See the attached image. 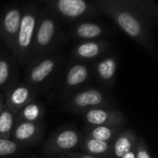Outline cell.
<instances>
[{
  "label": "cell",
  "instance_id": "1",
  "mask_svg": "<svg viewBox=\"0 0 158 158\" xmlns=\"http://www.w3.org/2000/svg\"><path fill=\"white\" fill-rule=\"evenodd\" d=\"M102 14L109 17L129 38L152 53L154 31L158 21L155 0H97Z\"/></svg>",
  "mask_w": 158,
  "mask_h": 158
},
{
  "label": "cell",
  "instance_id": "2",
  "mask_svg": "<svg viewBox=\"0 0 158 158\" xmlns=\"http://www.w3.org/2000/svg\"><path fill=\"white\" fill-rule=\"evenodd\" d=\"M62 38L63 34L59 20L44 7L41 8L32 48L27 65L48 54L54 53L53 51L62 41Z\"/></svg>",
  "mask_w": 158,
  "mask_h": 158
},
{
  "label": "cell",
  "instance_id": "3",
  "mask_svg": "<svg viewBox=\"0 0 158 158\" xmlns=\"http://www.w3.org/2000/svg\"><path fill=\"white\" fill-rule=\"evenodd\" d=\"M41 8L34 2L22 5V15L16 39L14 57L20 64H27L31 56Z\"/></svg>",
  "mask_w": 158,
  "mask_h": 158
},
{
  "label": "cell",
  "instance_id": "4",
  "mask_svg": "<svg viewBox=\"0 0 158 158\" xmlns=\"http://www.w3.org/2000/svg\"><path fill=\"white\" fill-rule=\"evenodd\" d=\"M44 8L50 11L59 21L69 23L92 19L102 14L96 1L85 0H48L44 1Z\"/></svg>",
  "mask_w": 158,
  "mask_h": 158
},
{
  "label": "cell",
  "instance_id": "5",
  "mask_svg": "<svg viewBox=\"0 0 158 158\" xmlns=\"http://www.w3.org/2000/svg\"><path fill=\"white\" fill-rule=\"evenodd\" d=\"M82 138V133L74 125L64 126L53 132L44 142L42 151L47 157H58L77 152Z\"/></svg>",
  "mask_w": 158,
  "mask_h": 158
},
{
  "label": "cell",
  "instance_id": "6",
  "mask_svg": "<svg viewBox=\"0 0 158 158\" xmlns=\"http://www.w3.org/2000/svg\"><path fill=\"white\" fill-rule=\"evenodd\" d=\"M61 62V56L51 53L28 64L25 82L36 91L46 86L56 74Z\"/></svg>",
  "mask_w": 158,
  "mask_h": 158
},
{
  "label": "cell",
  "instance_id": "7",
  "mask_svg": "<svg viewBox=\"0 0 158 158\" xmlns=\"http://www.w3.org/2000/svg\"><path fill=\"white\" fill-rule=\"evenodd\" d=\"M112 106L110 97L95 87H84L66 99L64 109L67 112L81 115L97 107Z\"/></svg>",
  "mask_w": 158,
  "mask_h": 158
},
{
  "label": "cell",
  "instance_id": "8",
  "mask_svg": "<svg viewBox=\"0 0 158 158\" xmlns=\"http://www.w3.org/2000/svg\"><path fill=\"white\" fill-rule=\"evenodd\" d=\"M22 15V5L14 3L0 14V39L5 43L11 55L15 54L16 39Z\"/></svg>",
  "mask_w": 158,
  "mask_h": 158
},
{
  "label": "cell",
  "instance_id": "9",
  "mask_svg": "<svg viewBox=\"0 0 158 158\" xmlns=\"http://www.w3.org/2000/svg\"><path fill=\"white\" fill-rule=\"evenodd\" d=\"M93 76V68L89 63L75 61L66 70L61 94L66 100L76 92L83 89Z\"/></svg>",
  "mask_w": 158,
  "mask_h": 158
},
{
  "label": "cell",
  "instance_id": "10",
  "mask_svg": "<svg viewBox=\"0 0 158 158\" xmlns=\"http://www.w3.org/2000/svg\"><path fill=\"white\" fill-rule=\"evenodd\" d=\"M82 120L90 127L95 126H123L125 127L128 119L118 109L113 106L97 107L91 109L81 115Z\"/></svg>",
  "mask_w": 158,
  "mask_h": 158
},
{
  "label": "cell",
  "instance_id": "11",
  "mask_svg": "<svg viewBox=\"0 0 158 158\" xmlns=\"http://www.w3.org/2000/svg\"><path fill=\"white\" fill-rule=\"evenodd\" d=\"M112 44L106 40L80 42L71 50V56L75 61L89 63L104 56L111 48Z\"/></svg>",
  "mask_w": 158,
  "mask_h": 158
},
{
  "label": "cell",
  "instance_id": "12",
  "mask_svg": "<svg viewBox=\"0 0 158 158\" xmlns=\"http://www.w3.org/2000/svg\"><path fill=\"white\" fill-rule=\"evenodd\" d=\"M36 97V90L24 82H16L4 93L5 105L14 114Z\"/></svg>",
  "mask_w": 158,
  "mask_h": 158
},
{
  "label": "cell",
  "instance_id": "13",
  "mask_svg": "<svg viewBox=\"0 0 158 158\" xmlns=\"http://www.w3.org/2000/svg\"><path fill=\"white\" fill-rule=\"evenodd\" d=\"M45 123L40 122H16L11 139L21 146L37 143L44 134Z\"/></svg>",
  "mask_w": 158,
  "mask_h": 158
},
{
  "label": "cell",
  "instance_id": "14",
  "mask_svg": "<svg viewBox=\"0 0 158 158\" xmlns=\"http://www.w3.org/2000/svg\"><path fill=\"white\" fill-rule=\"evenodd\" d=\"M118 67V56L116 54L105 55L95 61L93 68V74L105 87H112L117 81Z\"/></svg>",
  "mask_w": 158,
  "mask_h": 158
},
{
  "label": "cell",
  "instance_id": "15",
  "mask_svg": "<svg viewBox=\"0 0 158 158\" xmlns=\"http://www.w3.org/2000/svg\"><path fill=\"white\" fill-rule=\"evenodd\" d=\"M110 29L100 21L92 19L75 23L70 31V36L80 42L102 40L109 34Z\"/></svg>",
  "mask_w": 158,
  "mask_h": 158
},
{
  "label": "cell",
  "instance_id": "16",
  "mask_svg": "<svg viewBox=\"0 0 158 158\" xmlns=\"http://www.w3.org/2000/svg\"><path fill=\"white\" fill-rule=\"evenodd\" d=\"M16 58L0 49V93H5L17 82L18 68Z\"/></svg>",
  "mask_w": 158,
  "mask_h": 158
},
{
  "label": "cell",
  "instance_id": "17",
  "mask_svg": "<svg viewBox=\"0 0 158 158\" xmlns=\"http://www.w3.org/2000/svg\"><path fill=\"white\" fill-rule=\"evenodd\" d=\"M138 136L132 130H123L111 143L112 157L120 158L135 148Z\"/></svg>",
  "mask_w": 158,
  "mask_h": 158
},
{
  "label": "cell",
  "instance_id": "18",
  "mask_svg": "<svg viewBox=\"0 0 158 158\" xmlns=\"http://www.w3.org/2000/svg\"><path fill=\"white\" fill-rule=\"evenodd\" d=\"M81 153L97 158H113L111 143L98 141L83 136L80 148Z\"/></svg>",
  "mask_w": 158,
  "mask_h": 158
},
{
  "label": "cell",
  "instance_id": "19",
  "mask_svg": "<svg viewBox=\"0 0 158 158\" xmlns=\"http://www.w3.org/2000/svg\"><path fill=\"white\" fill-rule=\"evenodd\" d=\"M45 109L41 102L35 99L23 106L16 115V122H40L44 121Z\"/></svg>",
  "mask_w": 158,
  "mask_h": 158
},
{
  "label": "cell",
  "instance_id": "20",
  "mask_svg": "<svg viewBox=\"0 0 158 158\" xmlns=\"http://www.w3.org/2000/svg\"><path fill=\"white\" fill-rule=\"evenodd\" d=\"M123 130V126H87L84 130V136L102 142L112 143Z\"/></svg>",
  "mask_w": 158,
  "mask_h": 158
},
{
  "label": "cell",
  "instance_id": "21",
  "mask_svg": "<svg viewBox=\"0 0 158 158\" xmlns=\"http://www.w3.org/2000/svg\"><path fill=\"white\" fill-rule=\"evenodd\" d=\"M16 124V115H14L6 106L0 114V138L11 139V135Z\"/></svg>",
  "mask_w": 158,
  "mask_h": 158
},
{
  "label": "cell",
  "instance_id": "22",
  "mask_svg": "<svg viewBox=\"0 0 158 158\" xmlns=\"http://www.w3.org/2000/svg\"><path fill=\"white\" fill-rule=\"evenodd\" d=\"M22 147L12 139L0 138V157L12 156L18 154Z\"/></svg>",
  "mask_w": 158,
  "mask_h": 158
},
{
  "label": "cell",
  "instance_id": "23",
  "mask_svg": "<svg viewBox=\"0 0 158 158\" xmlns=\"http://www.w3.org/2000/svg\"><path fill=\"white\" fill-rule=\"evenodd\" d=\"M134 151H135V158H153L147 143L141 137H138Z\"/></svg>",
  "mask_w": 158,
  "mask_h": 158
},
{
  "label": "cell",
  "instance_id": "24",
  "mask_svg": "<svg viewBox=\"0 0 158 158\" xmlns=\"http://www.w3.org/2000/svg\"><path fill=\"white\" fill-rule=\"evenodd\" d=\"M65 156H68L70 158H97L92 156H89V155H86V154L81 153V152H72V153H69V154L65 155Z\"/></svg>",
  "mask_w": 158,
  "mask_h": 158
},
{
  "label": "cell",
  "instance_id": "25",
  "mask_svg": "<svg viewBox=\"0 0 158 158\" xmlns=\"http://www.w3.org/2000/svg\"><path fill=\"white\" fill-rule=\"evenodd\" d=\"M5 98H4V94L3 93H0V114L2 112V110L4 109L5 107Z\"/></svg>",
  "mask_w": 158,
  "mask_h": 158
},
{
  "label": "cell",
  "instance_id": "26",
  "mask_svg": "<svg viewBox=\"0 0 158 158\" xmlns=\"http://www.w3.org/2000/svg\"><path fill=\"white\" fill-rule=\"evenodd\" d=\"M120 158H135V151L134 149L131 152H129L128 154H126L125 156H123L122 157Z\"/></svg>",
  "mask_w": 158,
  "mask_h": 158
},
{
  "label": "cell",
  "instance_id": "27",
  "mask_svg": "<svg viewBox=\"0 0 158 158\" xmlns=\"http://www.w3.org/2000/svg\"><path fill=\"white\" fill-rule=\"evenodd\" d=\"M56 158H70V157H69L68 156H58V157H56Z\"/></svg>",
  "mask_w": 158,
  "mask_h": 158
}]
</instances>
